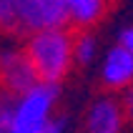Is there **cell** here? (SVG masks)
<instances>
[{"mask_svg":"<svg viewBox=\"0 0 133 133\" xmlns=\"http://www.w3.org/2000/svg\"><path fill=\"white\" fill-rule=\"evenodd\" d=\"M73 38H75V33L68 25L43 28L23 38V50H25L40 83L60 85V81H65L70 75V70L75 68Z\"/></svg>","mask_w":133,"mask_h":133,"instance_id":"obj_1","label":"cell"},{"mask_svg":"<svg viewBox=\"0 0 133 133\" xmlns=\"http://www.w3.org/2000/svg\"><path fill=\"white\" fill-rule=\"evenodd\" d=\"M58 103V85L55 83H35L30 90L15 98L10 133H45L53 121V111Z\"/></svg>","mask_w":133,"mask_h":133,"instance_id":"obj_2","label":"cell"},{"mask_svg":"<svg viewBox=\"0 0 133 133\" xmlns=\"http://www.w3.org/2000/svg\"><path fill=\"white\" fill-rule=\"evenodd\" d=\"M38 81L35 70L30 65L25 50L20 48H8L0 50V90L10 98L23 96L25 90H30Z\"/></svg>","mask_w":133,"mask_h":133,"instance_id":"obj_3","label":"cell"},{"mask_svg":"<svg viewBox=\"0 0 133 133\" xmlns=\"http://www.w3.org/2000/svg\"><path fill=\"white\" fill-rule=\"evenodd\" d=\"M126 121L128 118H126V108H123V98L118 93L103 90L88 105L83 126L88 133H118L126 126Z\"/></svg>","mask_w":133,"mask_h":133,"instance_id":"obj_4","label":"cell"},{"mask_svg":"<svg viewBox=\"0 0 133 133\" xmlns=\"http://www.w3.org/2000/svg\"><path fill=\"white\" fill-rule=\"evenodd\" d=\"M131 85H133V53L116 43L101 60V88L123 96Z\"/></svg>","mask_w":133,"mask_h":133,"instance_id":"obj_5","label":"cell"},{"mask_svg":"<svg viewBox=\"0 0 133 133\" xmlns=\"http://www.w3.org/2000/svg\"><path fill=\"white\" fill-rule=\"evenodd\" d=\"M111 10V0H65V25L70 30H93Z\"/></svg>","mask_w":133,"mask_h":133,"instance_id":"obj_6","label":"cell"},{"mask_svg":"<svg viewBox=\"0 0 133 133\" xmlns=\"http://www.w3.org/2000/svg\"><path fill=\"white\" fill-rule=\"evenodd\" d=\"M73 63L78 68H88L98 58V40L90 30H73Z\"/></svg>","mask_w":133,"mask_h":133,"instance_id":"obj_7","label":"cell"},{"mask_svg":"<svg viewBox=\"0 0 133 133\" xmlns=\"http://www.w3.org/2000/svg\"><path fill=\"white\" fill-rule=\"evenodd\" d=\"M0 35L23 38L20 15H18V3L15 0H0Z\"/></svg>","mask_w":133,"mask_h":133,"instance_id":"obj_8","label":"cell"},{"mask_svg":"<svg viewBox=\"0 0 133 133\" xmlns=\"http://www.w3.org/2000/svg\"><path fill=\"white\" fill-rule=\"evenodd\" d=\"M13 103L15 98L5 96L0 90V133H10V116H13Z\"/></svg>","mask_w":133,"mask_h":133,"instance_id":"obj_9","label":"cell"},{"mask_svg":"<svg viewBox=\"0 0 133 133\" xmlns=\"http://www.w3.org/2000/svg\"><path fill=\"white\" fill-rule=\"evenodd\" d=\"M118 45H123L126 50L133 53V25H128V28L121 30V35H118Z\"/></svg>","mask_w":133,"mask_h":133,"instance_id":"obj_10","label":"cell"},{"mask_svg":"<svg viewBox=\"0 0 133 133\" xmlns=\"http://www.w3.org/2000/svg\"><path fill=\"white\" fill-rule=\"evenodd\" d=\"M121 98H123V108H126V118H128V121L133 123V85H131V88H128V90H126V93H123Z\"/></svg>","mask_w":133,"mask_h":133,"instance_id":"obj_11","label":"cell"},{"mask_svg":"<svg viewBox=\"0 0 133 133\" xmlns=\"http://www.w3.org/2000/svg\"><path fill=\"white\" fill-rule=\"evenodd\" d=\"M45 133H65V123L60 118H53L50 123H48V128H45Z\"/></svg>","mask_w":133,"mask_h":133,"instance_id":"obj_12","label":"cell"}]
</instances>
